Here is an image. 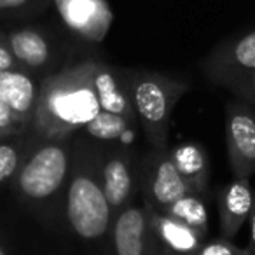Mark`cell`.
Listing matches in <instances>:
<instances>
[{"mask_svg": "<svg viewBox=\"0 0 255 255\" xmlns=\"http://www.w3.org/2000/svg\"><path fill=\"white\" fill-rule=\"evenodd\" d=\"M96 61L70 65L44 79L39 88L33 131L44 140H68L100 112L93 74Z\"/></svg>", "mask_w": 255, "mask_h": 255, "instance_id": "1", "label": "cell"}, {"mask_svg": "<svg viewBox=\"0 0 255 255\" xmlns=\"http://www.w3.org/2000/svg\"><path fill=\"white\" fill-rule=\"evenodd\" d=\"M102 152L74 145V163L65 189V217L77 238L98 241L112 226V210L105 198L100 177Z\"/></svg>", "mask_w": 255, "mask_h": 255, "instance_id": "2", "label": "cell"}, {"mask_svg": "<svg viewBox=\"0 0 255 255\" xmlns=\"http://www.w3.org/2000/svg\"><path fill=\"white\" fill-rule=\"evenodd\" d=\"M74 163V143L67 140H44L30 149L12 178V187L19 199L32 205H44L63 189Z\"/></svg>", "mask_w": 255, "mask_h": 255, "instance_id": "3", "label": "cell"}, {"mask_svg": "<svg viewBox=\"0 0 255 255\" xmlns=\"http://www.w3.org/2000/svg\"><path fill=\"white\" fill-rule=\"evenodd\" d=\"M138 123L152 149H166L171 114L189 86L154 72H126Z\"/></svg>", "mask_w": 255, "mask_h": 255, "instance_id": "4", "label": "cell"}, {"mask_svg": "<svg viewBox=\"0 0 255 255\" xmlns=\"http://www.w3.org/2000/svg\"><path fill=\"white\" fill-rule=\"evenodd\" d=\"M143 203L163 212L175 201L191 194L192 189L177 171L170 156V149H152L142 166Z\"/></svg>", "mask_w": 255, "mask_h": 255, "instance_id": "5", "label": "cell"}, {"mask_svg": "<svg viewBox=\"0 0 255 255\" xmlns=\"http://www.w3.org/2000/svg\"><path fill=\"white\" fill-rule=\"evenodd\" d=\"M149 217L145 255H198L206 236L143 203Z\"/></svg>", "mask_w": 255, "mask_h": 255, "instance_id": "6", "label": "cell"}, {"mask_svg": "<svg viewBox=\"0 0 255 255\" xmlns=\"http://www.w3.org/2000/svg\"><path fill=\"white\" fill-rule=\"evenodd\" d=\"M252 70H255V30L222 42L205 61L206 75L227 89Z\"/></svg>", "mask_w": 255, "mask_h": 255, "instance_id": "7", "label": "cell"}, {"mask_svg": "<svg viewBox=\"0 0 255 255\" xmlns=\"http://www.w3.org/2000/svg\"><path fill=\"white\" fill-rule=\"evenodd\" d=\"M226 143L234 178H250L255 173V114L243 103L227 109Z\"/></svg>", "mask_w": 255, "mask_h": 255, "instance_id": "8", "label": "cell"}, {"mask_svg": "<svg viewBox=\"0 0 255 255\" xmlns=\"http://www.w3.org/2000/svg\"><path fill=\"white\" fill-rule=\"evenodd\" d=\"M100 177L114 217L131 203L135 192V166H133L131 152L124 147H117L102 154Z\"/></svg>", "mask_w": 255, "mask_h": 255, "instance_id": "9", "label": "cell"}, {"mask_svg": "<svg viewBox=\"0 0 255 255\" xmlns=\"http://www.w3.org/2000/svg\"><path fill=\"white\" fill-rule=\"evenodd\" d=\"M61 19L77 35L100 42L112 23V12L105 0H54Z\"/></svg>", "mask_w": 255, "mask_h": 255, "instance_id": "10", "label": "cell"}, {"mask_svg": "<svg viewBox=\"0 0 255 255\" xmlns=\"http://www.w3.org/2000/svg\"><path fill=\"white\" fill-rule=\"evenodd\" d=\"M93 82H95L96 96H98L102 110L116 114V116L128 119L129 123L136 124L138 119H136L135 107H133L126 72L116 70L109 65L96 61Z\"/></svg>", "mask_w": 255, "mask_h": 255, "instance_id": "11", "label": "cell"}, {"mask_svg": "<svg viewBox=\"0 0 255 255\" xmlns=\"http://www.w3.org/2000/svg\"><path fill=\"white\" fill-rule=\"evenodd\" d=\"M110 229L116 255H145L149 236L145 205H126L116 213Z\"/></svg>", "mask_w": 255, "mask_h": 255, "instance_id": "12", "label": "cell"}, {"mask_svg": "<svg viewBox=\"0 0 255 255\" xmlns=\"http://www.w3.org/2000/svg\"><path fill=\"white\" fill-rule=\"evenodd\" d=\"M252 206H254V191L250 178H234L220 194V238L233 240L250 217Z\"/></svg>", "mask_w": 255, "mask_h": 255, "instance_id": "13", "label": "cell"}, {"mask_svg": "<svg viewBox=\"0 0 255 255\" xmlns=\"http://www.w3.org/2000/svg\"><path fill=\"white\" fill-rule=\"evenodd\" d=\"M39 88L35 79L21 68L0 72V98L28 124L35 116Z\"/></svg>", "mask_w": 255, "mask_h": 255, "instance_id": "14", "label": "cell"}, {"mask_svg": "<svg viewBox=\"0 0 255 255\" xmlns=\"http://www.w3.org/2000/svg\"><path fill=\"white\" fill-rule=\"evenodd\" d=\"M170 156L177 171L189 184L192 192L203 194L210 178V163L205 149L199 143L185 142L170 149Z\"/></svg>", "mask_w": 255, "mask_h": 255, "instance_id": "15", "label": "cell"}, {"mask_svg": "<svg viewBox=\"0 0 255 255\" xmlns=\"http://www.w3.org/2000/svg\"><path fill=\"white\" fill-rule=\"evenodd\" d=\"M7 42L19 65L26 68H42L51 60V46L47 39L35 28L12 30Z\"/></svg>", "mask_w": 255, "mask_h": 255, "instance_id": "16", "label": "cell"}, {"mask_svg": "<svg viewBox=\"0 0 255 255\" xmlns=\"http://www.w3.org/2000/svg\"><path fill=\"white\" fill-rule=\"evenodd\" d=\"M82 131L88 136H91L96 142H124L131 140L135 135V124L129 123L124 117H119L116 114L110 112H102L95 117L93 121H89Z\"/></svg>", "mask_w": 255, "mask_h": 255, "instance_id": "17", "label": "cell"}, {"mask_svg": "<svg viewBox=\"0 0 255 255\" xmlns=\"http://www.w3.org/2000/svg\"><path fill=\"white\" fill-rule=\"evenodd\" d=\"M163 213L182 222L184 226L198 231L203 236H208V208H206L201 194H196V192L185 194L184 198H180L173 205L168 206L166 210H163Z\"/></svg>", "mask_w": 255, "mask_h": 255, "instance_id": "18", "label": "cell"}, {"mask_svg": "<svg viewBox=\"0 0 255 255\" xmlns=\"http://www.w3.org/2000/svg\"><path fill=\"white\" fill-rule=\"evenodd\" d=\"M25 154V147L19 142H0V184L14 178Z\"/></svg>", "mask_w": 255, "mask_h": 255, "instance_id": "19", "label": "cell"}, {"mask_svg": "<svg viewBox=\"0 0 255 255\" xmlns=\"http://www.w3.org/2000/svg\"><path fill=\"white\" fill-rule=\"evenodd\" d=\"M30 124L18 116L4 100L0 98V138L21 135Z\"/></svg>", "mask_w": 255, "mask_h": 255, "instance_id": "20", "label": "cell"}, {"mask_svg": "<svg viewBox=\"0 0 255 255\" xmlns=\"http://www.w3.org/2000/svg\"><path fill=\"white\" fill-rule=\"evenodd\" d=\"M198 255H248L245 248L236 247L234 243H231L226 238H217V240L208 241L206 240L203 243V247L199 248Z\"/></svg>", "mask_w": 255, "mask_h": 255, "instance_id": "21", "label": "cell"}, {"mask_svg": "<svg viewBox=\"0 0 255 255\" xmlns=\"http://www.w3.org/2000/svg\"><path fill=\"white\" fill-rule=\"evenodd\" d=\"M231 91L234 95H238L241 100L255 105V70H252L250 74H247L243 79H240L238 82H234L231 86Z\"/></svg>", "mask_w": 255, "mask_h": 255, "instance_id": "22", "label": "cell"}, {"mask_svg": "<svg viewBox=\"0 0 255 255\" xmlns=\"http://www.w3.org/2000/svg\"><path fill=\"white\" fill-rule=\"evenodd\" d=\"M14 68H19L18 60H16L14 54H12L7 39L0 37V72L14 70Z\"/></svg>", "mask_w": 255, "mask_h": 255, "instance_id": "23", "label": "cell"}, {"mask_svg": "<svg viewBox=\"0 0 255 255\" xmlns=\"http://www.w3.org/2000/svg\"><path fill=\"white\" fill-rule=\"evenodd\" d=\"M247 254L255 255V192H254V206H252V213L248 217V245H247Z\"/></svg>", "mask_w": 255, "mask_h": 255, "instance_id": "24", "label": "cell"}, {"mask_svg": "<svg viewBox=\"0 0 255 255\" xmlns=\"http://www.w3.org/2000/svg\"><path fill=\"white\" fill-rule=\"evenodd\" d=\"M33 0H0V11H21L32 5Z\"/></svg>", "mask_w": 255, "mask_h": 255, "instance_id": "25", "label": "cell"}, {"mask_svg": "<svg viewBox=\"0 0 255 255\" xmlns=\"http://www.w3.org/2000/svg\"><path fill=\"white\" fill-rule=\"evenodd\" d=\"M0 255H7V252H5V248L0 245Z\"/></svg>", "mask_w": 255, "mask_h": 255, "instance_id": "26", "label": "cell"}]
</instances>
